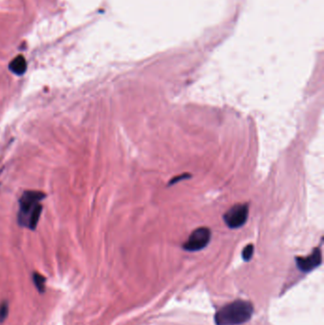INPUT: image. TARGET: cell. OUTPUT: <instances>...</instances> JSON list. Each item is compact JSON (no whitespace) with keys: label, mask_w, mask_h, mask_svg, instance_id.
Here are the masks:
<instances>
[{"label":"cell","mask_w":324,"mask_h":325,"mask_svg":"<svg viewBox=\"0 0 324 325\" xmlns=\"http://www.w3.org/2000/svg\"><path fill=\"white\" fill-rule=\"evenodd\" d=\"M46 195L40 191L29 190L22 194L19 199L17 223L21 226L33 230L36 228L42 212V200Z\"/></svg>","instance_id":"cell-1"},{"label":"cell","mask_w":324,"mask_h":325,"mask_svg":"<svg viewBox=\"0 0 324 325\" xmlns=\"http://www.w3.org/2000/svg\"><path fill=\"white\" fill-rule=\"evenodd\" d=\"M251 303L238 300L224 305L215 315L216 325H240L247 323L253 315Z\"/></svg>","instance_id":"cell-2"},{"label":"cell","mask_w":324,"mask_h":325,"mask_svg":"<svg viewBox=\"0 0 324 325\" xmlns=\"http://www.w3.org/2000/svg\"><path fill=\"white\" fill-rule=\"evenodd\" d=\"M249 208L247 203H238L223 214V221L229 228L236 229L246 223Z\"/></svg>","instance_id":"cell-3"},{"label":"cell","mask_w":324,"mask_h":325,"mask_svg":"<svg viewBox=\"0 0 324 325\" xmlns=\"http://www.w3.org/2000/svg\"><path fill=\"white\" fill-rule=\"evenodd\" d=\"M211 231L207 227H199L190 234L187 241L182 245L186 251H199L204 248L210 242Z\"/></svg>","instance_id":"cell-4"},{"label":"cell","mask_w":324,"mask_h":325,"mask_svg":"<svg viewBox=\"0 0 324 325\" xmlns=\"http://www.w3.org/2000/svg\"><path fill=\"white\" fill-rule=\"evenodd\" d=\"M296 263L301 271L308 273L322 264V251L320 248H315L312 254L307 257H298Z\"/></svg>","instance_id":"cell-5"},{"label":"cell","mask_w":324,"mask_h":325,"mask_svg":"<svg viewBox=\"0 0 324 325\" xmlns=\"http://www.w3.org/2000/svg\"><path fill=\"white\" fill-rule=\"evenodd\" d=\"M27 67H28L27 61L23 55H17L9 64V70L12 73L19 76L23 75L26 72Z\"/></svg>","instance_id":"cell-6"},{"label":"cell","mask_w":324,"mask_h":325,"mask_svg":"<svg viewBox=\"0 0 324 325\" xmlns=\"http://www.w3.org/2000/svg\"><path fill=\"white\" fill-rule=\"evenodd\" d=\"M32 281L35 287L39 292H44L45 291V284H46V279L38 273H34L32 275Z\"/></svg>","instance_id":"cell-7"},{"label":"cell","mask_w":324,"mask_h":325,"mask_svg":"<svg viewBox=\"0 0 324 325\" xmlns=\"http://www.w3.org/2000/svg\"><path fill=\"white\" fill-rule=\"evenodd\" d=\"M254 253V246L253 244H248L246 245L244 248H243V253H242V256H243V259L245 261V262H248L251 260L252 256H253Z\"/></svg>","instance_id":"cell-8"},{"label":"cell","mask_w":324,"mask_h":325,"mask_svg":"<svg viewBox=\"0 0 324 325\" xmlns=\"http://www.w3.org/2000/svg\"><path fill=\"white\" fill-rule=\"evenodd\" d=\"M9 314V305L4 302L0 305V323L4 322Z\"/></svg>","instance_id":"cell-9"},{"label":"cell","mask_w":324,"mask_h":325,"mask_svg":"<svg viewBox=\"0 0 324 325\" xmlns=\"http://www.w3.org/2000/svg\"><path fill=\"white\" fill-rule=\"evenodd\" d=\"M187 177H190V175H189V174H187V173H185V174H183V175H181V176H177V177H175L173 180L170 181L169 185H171V184H173V183H177V182L181 181V180H182V179H188Z\"/></svg>","instance_id":"cell-10"}]
</instances>
